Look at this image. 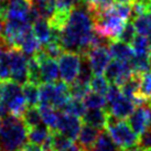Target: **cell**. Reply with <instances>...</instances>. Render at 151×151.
<instances>
[{
    "label": "cell",
    "instance_id": "cell-42",
    "mask_svg": "<svg viewBox=\"0 0 151 151\" xmlns=\"http://www.w3.org/2000/svg\"><path fill=\"white\" fill-rule=\"evenodd\" d=\"M148 40H149V44H150V47H151V33L148 35Z\"/></svg>",
    "mask_w": 151,
    "mask_h": 151
},
{
    "label": "cell",
    "instance_id": "cell-9",
    "mask_svg": "<svg viewBox=\"0 0 151 151\" xmlns=\"http://www.w3.org/2000/svg\"><path fill=\"white\" fill-rule=\"evenodd\" d=\"M40 64V72H41V80L43 83H54L59 80L60 70L59 64L55 62L54 59H51L45 54V52L41 47L40 50L32 55Z\"/></svg>",
    "mask_w": 151,
    "mask_h": 151
},
{
    "label": "cell",
    "instance_id": "cell-25",
    "mask_svg": "<svg viewBox=\"0 0 151 151\" xmlns=\"http://www.w3.org/2000/svg\"><path fill=\"white\" fill-rule=\"evenodd\" d=\"M21 118L23 122H24V125L28 127V129L38 126V125H40L42 122L40 109L37 106H29V107H27L24 113L22 114Z\"/></svg>",
    "mask_w": 151,
    "mask_h": 151
},
{
    "label": "cell",
    "instance_id": "cell-45",
    "mask_svg": "<svg viewBox=\"0 0 151 151\" xmlns=\"http://www.w3.org/2000/svg\"><path fill=\"white\" fill-rule=\"evenodd\" d=\"M138 151H150V150H141V149H139Z\"/></svg>",
    "mask_w": 151,
    "mask_h": 151
},
{
    "label": "cell",
    "instance_id": "cell-16",
    "mask_svg": "<svg viewBox=\"0 0 151 151\" xmlns=\"http://www.w3.org/2000/svg\"><path fill=\"white\" fill-rule=\"evenodd\" d=\"M108 49L110 52L111 58L115 60L124 61V62H130V60L134 58V51L131 46L127 43H124L122 41H109Z\"/></svg>",
    "mask_w": 151,
    "mask_h": 151
},
{
    "label": "cell",
    "instance_id": "cell-29",
    "mask_svg": "<svg viewBox=\"0 0 151 151\" xmlns=\"http://www.w3.org/2000/svg\"><path fill=\"white\" fill-rule=\"evenodd\" d=\"M83 103L86 108L88 109H97V108H105L107 105L106 98L104 95L97 94L95 92H88L87 95L83 98Z\"/></svg>",
    "mask_w": 151,
    "mask_h": 151
},
{
    "label": "cell",
    "instance_id": "cell-47",
    "mask_svg": "<svg viewBox=\"0 0 151 151\" xmlns=\"http://www.w3.org/2000/svg\"><path fill=\"white\" fill-rule=\"evenodd\" d=\"M0 1H6V0H0Z\"/></svg>",
    "mask_w": 151,
    "mask_h": 151
},
{
    "label": "cell",
    "instance_id": "cell-3",
    "mask_svg": "<svg viewBox=\"0 0 151 151\" xmlns=\"http://www.w3.org/2000/svg\"><path fill=\"white\" fill-rule=\"evenodd\" d=\"M39 91L40 106H50L55 109H63L72 97L70 86L63 81H56L54 83H43L40 85Z\"/></svg>",
    "mask_w": 151,
    "mask_h": 151
},
{
    "label": "cell",
    "instance_id": "cell-43",
    "mask_svg": "<svg viewBox=\"0 0 151 151\" xmlns=\"http://www.w3.org/2000/svg\"><path fill=\"white\" fill-rule=\"evenodd\" d=\"M1 126H2V120H1V118H0V129H1Z\"/></svg>",
    "mask_w": 151,
    "mask_h": 151
},
{
    "label": "cell",
    "instance_id": "cell-12",
    "mask_svg": "<svg viewBox=\"0 0 151 151\" xmlns=\"http://www.w3.org/2000/svg\"><path fill=\"white\" fill-rule=\"evenodd\" d=\"M82 128V122L80 117H76L74 115L67 114L65 111L59 113V122H58V129L60 132L65 134L72 140L77 139Z\"/></svg>",
    "mask_w": 151,
    "mask_h": 151
},
{
    "label": "cell",
    "instance_id": "cell-46",
    "mask_svg": "<svg viewBox=\"0 0 151 151\" xmlns=\"http://www.w3.org/2000/svg\"><path fill=\"white\" fill-rule=\"evenodd\" d=\"M18 151H25L24 149H20V150H18Z\"/></svg>",
    "mask_w": 151,
    "mask_h": 151
},
{
    "label": "cell",
    "instance_id": "cell-20",
    "mask_svg": "<svg viewBox=\"0 0 151 151\" xmlns=\"http://www.w3.org/2000/svg\"><path fill=\"white\" fill-rule=\"evenodd\" d=\"M51 150L52 151H65L73 145V140L60 132L59 130L51 131Z\"/></svg>",
    "mask_w": 151,
    "mask_h": 151
},
{
    "label": "cell",
    "instance_id": "cell-11",
    "mask_svg": "<svg viewBox=\"0 0 151 151\" xmlns=\"http://www.w3.org/2000/svg\"><path fill=\"white\" fill-rule=\"evenodd\" d=\"M128 124L136 134L140 136L149 129L151 124V108L149 106H139L128 117Z\"/></svg>",
    "mask_w": 151,
    "mask_h": 151
},
{
    "label": "cell",
    "instance_id": "cell-38",
    "mask_svg": "<svg viewBox=\"0 0 151 151\" xmlns=\"http://www.w3.org/2000/svg\"><path fill=\"white\" fill-rule=\"evenodd\" d=\"M65 151H83V150H82V149H81V148L78 147L77 145H75V143H73V145H72L71 147L67 148V149H66Z\"/></svg>",
    "mask_w": 151,
    "mask_h": 151
},
{
    "label": "cell",
    "instance_id": "cell-4",
    "mask_svg": "<svg viewBox=\"0 0 151 151\" xmlns=\"http://www.w3.org/2000/svg\"><path fill=\"white\" fill-rule=\"evenodd\" d=\"M105 129L114 142L122 150L138 146V134L131 129L128 122H124L122 119H118L108 114Z\"/></svg>",
    "mask_w": 151,
    "mask_h": 151
},
{
    "label": "cell",
    "instance_id": "cell-49",
    "mask_svg": "<svg viewBox=\"0 0 151 151\" xmlns=\"http://www.w3.org/2000/svg\"><path fill=\"white\" fill-rule=\"evenodd\" d=\"M150 126H151V124H150Z\"/></svg>",
    "mask_w": 151,
    "mask_h": 151
},
{
    "label": "cell",
    "instance_id": "cell-10",
    "mask_svg": "<svg viewBox=\"0 0 151 151\" xmlns=\"http://www.w3.org/2000/svg\"><path fill=\"white\" fill-rule=\"evenodd\" d=\"M85 56L87 58L93 73L95 75H101L104 73L111 58L108 45L94 46L85 54Z\"/></svg>",
    "mask_w": 151,
    "mask_h": 151
},
{
    "label": "cell",
    "instance_id": "cell-8",
    "mask_svg": "<svg viewBox=\"0 0 151 151\" xmlns=\"http://www.w3.org/2000/svg\"><path fill=\"white\" fill-rule=\"evenodd\" d=\"M134 74L129 62H124L119 60L110 61L104 71L105 78L111 84L122 86L130 76Z\"/></svg>",
    "mask_w": 151,
    "mask_h": 151
},
{
    "label": "cell",
    "instance_id": "cell-6",
    "mask_svg": "<svg viewBox=\"0 0 151 151\" xmlns=\"http://www.w3.org/2000/svg\"><path fill=\"white\" fill-rule=\"evenodd\" d=\"M82 67V55L76 52L65 51L59 58V70L61 80L72 84L80 74Z\"/></svg>",
    "mask_w": 151,
    "mask_h": 151
},
{
    "label": "cell",
    "instance_id": "cell-31",
    "mask_svg": "<svg viewBox=\"0 0 151 151\" xmlns=\"http://www.w3.org/2000/svg\"><path fill=\"white\" fill-rule=\"evenodd\" d=\"M63 110L65 113L74 115L76 117H83V115L86 111V107L83 103V99H77L74 97H71V99L64 106Z\"/></svg>",
    "mask_w": 151,
    "mask_h": 151
},
{
    "label": "cell",
    "instance_id": "cell-22",
    "mask_svg": "<svg viewBox=\"0 0 151 151\" xmlns=\"http://www.w3.org/2000/svg\"><path fill=\"white\" fill-rule=\"evenodd\" d=\"M89 151H119V148L113 141L107 131H101L97 141Z\"/></svg>",
    "mask_w": 151,
    "mask_h": 151
},
{
    "label": "cell",
    "instance_id": "cell-48",
    "mask_svg": "<svg viewBox=\"0 0 151 151\" xmlns=\"http://www.w3.org/2000/svg\"><path fill=\"white\" fill-rule=\"evenodd\" d=\"M0 151H2V150H1V148H0Z\"/></svg>",
    "mask_w": 151,
    "mask_h": 151
},
{
    "label": "cell",
    "instance_id": "cell-41",
    "mask_svg": "<svg viewBox=\"0 0 151 151\" xmlns=\"http://www.w3.org/2000/svg\"><path fill=\"white\" fill-rule=\"evenodd\" d=\"M4 50H6V49H4L2 46H0V60H1V55H2V53H4Z\"/></svg>",
    "mask_w": 151,
    "mask_h": 151
},
{
    "label": "cell",
    "instance_id": "cell-2",
    "mask_svg": "<svg viewBox=\"0 0 151 151\" xmlns=\"http://www.w3.org/2000/svg\"><path fill=\"white\" fill-rule=\"evenodd\" d=\"M28 141V127L21 117L9 115L2 120L0 129V148L2 151H18Z\"/></svg>",
    "mask_w": 151,
    "mask_h": 151
},
{
    "label": "cell",
    "instance_id": "cell-7",
    "mask_svg": "<svg viewBox=\"0 0 151 151\" xmlns=\"http://www.w3.org/2000/svg\"><path fill=\"white\" fill-rule=\"evenodd\" d=\"M11 78L18 84L23 85L28 82V61L27 55L21 50L18 49H8Z\"/></svg>",
    "mask_w": 151,
    "mask_h": 151
},
{
    "label": "cell",
    "instance_id": "cell-32",
    "mask_svg": "<svg viewBox=\"0 0 151 151\" xmlns=\"http://www.w3.org/2000/svg\"><path fill=\"white\" fill-rule=\"evenodd\" d=\"M109 82L105 78V76L101 75H93L92 80L89 82V87L92 92H95L97 94H101L105 96L106 93L108 92Z\"/></svg>",
    "mask_w": 151,
    "mask_h": 151
},
{
    "label": "cell",
    "instance_id": "cell-5",
    "mask_svg": "<svg viewBox=\"0 0 151 151\" xmlns=\"http://www.w3.org/2000/svg\"><path fill=\"white\" fill-rule=\"evenodd\" d=\"M2 103L9 109L10 115L21 117L27 109V101L22 93V85L13 81H4Z\"/></svg>",
    "mask_w": 151,
    "mask_h": 151
},
{
    "label": "cell",
    "instance_id": "cell-34",
    "mask_svg": "<svg viewBox=\"0 0 151 151\" xmlns=\"http://www.w3.org/2000/svg\"><path fill=\"white\" fill-rule=\"evenodd\" d=\"M11 78V70H10V62H9L8 50H4L1 60H0V81H10Z\"/></svg>",
    "mask_w": 151,
    "mask_h": 151
},
{
    "label": "cell",
    "instance_id": "cell-17",
    "mask_svg": "<svg viewBox=\"0 0 151 151\" xmlns=\"http://www.w3.org/2000/svg\"><path fill=\"white\" fill-rule=\"evenodd\" d=\"M32 31L35 38L39 40V42L41 43V45L44 46L45 44L50 42L51 40V27L49 24L47 19L40 17L32 24Z\"/></svg>",
    "mask_w": 151,
    "mask_h": 151
},
{
    "label": "cell",
    "instance_id": "cell-36",
    "mask_svg": "<svg viewBox=\"0 0 151 151\" xmlns=\"http://www.w3.org/2000/svg\"><path fill=\"white\" fill-rule=\"evenodd\" d=\"M23 149L25 151H45L44 148L41 145H37V143H32V142L27 143L24 147H23Z\"/></svg>",
    "mask_w": 151,
    "mask_h": 151
},
{
    "label": "cell",
    "instance_id": "cell-1",
    "mask_svg": "<svg viewBox=\"0 0 151 151\" xmlns=\"http://www.w3.org/2000/svg\"><path fill=\"white\" fill-rule=\"evenodd\" d=\"M95 34L92 14L82 2L72 10L66 27L61 32V44L64 51L85 55L92 49Z\"/></svg>",
    "mask_w": 151,
    "mask_h": 151
},
{
    "label": "cell",
    "instance_id": "cell-15",
    "mask_svg": "<svg viewBox=\"0 0 151 151\" xmlns=\"http://www.w3.org/2000/svg\"><path fill=\"white\" fill-rule=\"evenodd\" d=\"M83 122L85 125L92 126L99 130H103L106 127L108 111L106 108H97V109H88L83 115Z\"/></svg>",
    "mask_w": 151,
    "mask_h": 151
},
{
    "label": "cell",
    "instance_id": "cell-18",
    "mask_svg": "<svg viewBox=\"0 0 151 151\" xmlns=\"http://www.w3.org/2000/svg\"><path fill=\"white\" fill-rule=\"evenodd\" d=\"M51 134V130L44 125V124H40L38 126L32 127L28 129V140L32 143H37V145H41L45 142V140L49 138Z\"/></svg>",
    "mask_w": 151,
    "mask_h": 151
},
{
    "label": "cell",
    "instance_id": "cell-40",
    "mask_svg": "<svg viewBox=\"0 0 151 151\" xmlns=\"http://www.w3.org/2000/svg\"><path fill=\"white\" fill-rule=\"evenodd\" d=\"M117 2H122V4H132V2H134V0H116Z\"/></svg>",
    "mask_w": 151,
    "mask_h": 151
},
{
    "label": "cell",
    "instance_id": "cell-27",
    "mask_svg": "<svg viewBox=\"0 0 151 151\" xmlns=\"http://www.w3.org/2000/svg\"><path fill=\"white\" fill-rule=\"evenodd\" d=\"M134 25L138 34L149 35L151 33V12L143 13L134 17Z\"/></svg>",
    "mask_w": 151,
    "mask_h": 151
},
{
    "label": "cell",
    "instance_id": "cell-14",
    "mask_svg": "<svg viewBox=\"0 0 151 151\" xmlns=\"http://www.w3.org/2000/svg\"><path fill=\"white\" fill-rule=\"evenodd\" d=\"M101 131V130L88 125L82 126L80 134L77 136V146L83 151H89L97 141Z\"/></svg>",
    "mask_w": 151,
    "mask_h": 151
},
{
    "label": "cell",
    "instance_id": "cell-37",
    "mask_svg": "<svg viewBox=\"0 0 151 151\" xmlns=\"http://www.w3.org/2000/svg\"><path fill=\"white\" fill-rule=\"evenodd\" d=\"M4 82L0 81V104L4 101Z\"/></svg>",
    "mask_w": 151,
    "mask_h": 151
},
{
    "label": "cell",
    "instance_id": "cell-28",
    "mask_svg": "<svg viewBox=\"0 0 151 151\" xmlns=\"http://www.w3.org/2000/svg\"><path fill=\"white\" fill-rule=\"evenodd\" d=\"M130 46L134 51V55H148L151 50L147 35H142V34L136 35Z\"/></svg>",
    "mask_w": 151,
    "mask_h": 151
},
{
    "label": "cell",
    "instance_id": "cell-13",
    "mask_svg": "<svg viewBox=\"0 0 151 151\" xmlns=\"http://www.w3.org/2000/svg\"><path fill=\"white\" fill-rule=\"evenodd\" d=\"M108 114L113 115L114 117L118 118V119H125L128 118L131 115V113L134 110V104L130 101L129 98H127L124 94L122 96L117 98L114 101L113 104L108 105Z\"/></svg>",
    "mask_w": 151,
    "mask_h": 151
},
{
    "label": "cell",
    "instance_id": "cell-30",
    "mask_svg": "<svg viewBox=\"0 0 151 151\" xmlns=\"http://www.w3.org/2000/svg\"><path fill=\"white\" fill-rule=\"evenodd\" d=\"M28 82L35 85L42 84L41 72H40V64L35 60L34 56H31L29 61H28Z\"/></svg>",
    "mask_w": 151,
    "mask_h": 151
},
{
    "label": "cell",
    "instance_id": "cell-26",
    "mask_svg": "<svg viewBox=\"0 0 151 151\" xmlns=\"http://www.w3.org/2000/svg\"><path fill=\"white\" fill-rule=\"evenodd\" d=\"M22 93L29 106H37L40 103V91L38 85L27 82L22 85Z\"/></svg>",
    "mask_w": 151,
    "mask_h": 151
},
{
    "label": "cell",
    "instance_id": "cell-44",
    "mask_svg": "<svg viewBox=\"0 0 151 151\" xmlns=\"http://www.w3.org/2000/svg\"><path fill=\"white\" fill-rule=\"evenodd\" d=\"M149 59H150V63H151V50H150V53H149Z\"/></svg>",
    "mask_w": 151,
    "mask_h": 151
},
{
    "label": "cell",
    "instance_id": "cell-35",
    "mask_svg": "<svg viewBox=\"0 0 151 151\" xmlns=\"http://www.w3.org/2000/svg\"><path fill=\"white\" fill-rule=\"evenodd\" d=\"M138 147L141 150L151 151V129L146 130L142 134H140L138 141Z\"/></svg>",
    "mask_w": 151,
    "mask_h": 151
},
{
    "label": "cell",
    "instance_id": "cell-39",
    "mask_svg": "<svg viewBox=\"0 0 151 151\" xmlns=\"http://www.w3.org/2000/svg\"><path fill=\"white\" fill-rule=\"evenodd\" d=\"M2 35H4V21L0 19V41L2 40Z\"/></svg>",
    "mask_w": 151,
    "mask_h": 151
},
{
    "label": "cell",
    "instance_id": "cell-19",
    "mask_svg": "<svg viewBox=\"0 0 151 151\" xmlns=\"http://www.w3.org/2000/svg\"><path fill=\"white\" fill-rule=\"evenodd\" d=\"M40 114L42 118V122L51 131L58 129V122H59V113L56 109L50 106H40Z\"/></svg>",
    "mask_w": 151,
    "mask_h": 151
},
{
    "label": "cell",
    "instance_id": "cell-24",
    "mask_svg": "<svg viewBox=\"0 0 151 151\" xmlns=\"http://www.w3.org/2000/svg\"><path fill=\"white\" fill-rule=\"evenodd\" d=\"M130 66L134 73L142 75L146 72L151 70V63L148 55H134V58L130 60Z\"/></svg>",
    "mask_w": 151,
    "mask_h": 151
},
{
    "label": "cell",
    "instance_id": "cell-23",
    "mask_svg": "<svg viewBox=\"0 0 151 151\" xmlns=\"http://www.w3.org/2000/svg\"><path fill=\"white\" fill-rule=\"evenodd\" d=\"M32 4L44 19H50L56 10V0H32Z\"/></svg>",
    "mask_w": 151,
    "mask_h": 151
},
{
    "label": "cell",
    "instance_id": "cell-33",
    "mask_svg": "<svg viewBox=\"0 0 151 151\" xmlns=\"http://www.w3.org/2000/svg\"><path fill=\"white\" fill-rule=\"evenodd\" d=\"M136 28L134 25V22L132 21H128L125 24L122 31L120 32L119 37L117 38V41H122L124 43H127V44H131V42L134 41V37H136Z\"/></svg>",
    "mask_w": 151,
    "mask_h": 151
},
{
    "label": "cell",
    "instance_id": "cell-21",
    "mask_svg": "<svg viewBox=\"0 0 151 151\" xmlns=\"http://www.w3.org/2000/svg\"><path fill=\"white\" fill-rule=\"evenodd\" d=\"M42 47L41 43L39 42V40L35 38V35L33 34L32 29L30 30L28 33L25 34L24 39L22 41V44L20 46V50L24 53L25 55H34L38 52L40 49Z\"/></svg>",
    "mask_w": 151,
    "mask_h": 151
}]
</instances>
